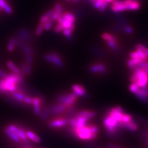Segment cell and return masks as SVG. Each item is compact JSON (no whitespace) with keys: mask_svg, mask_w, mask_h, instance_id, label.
<instances>
[{"mask_svg":"<svg viewBox=\"0 0 148 148\" xmlns=\"http://www.w3.org/2000/svg\"><path fill=\"white\" fill-rule=\"evenodd\" d=\"M139 88L140 87L135 83H132L129 87V89L132 92L133 94H134Z\"/></svg>","mask_w":148,"mask_h":148,"instance_id":"d6a6232c","label":"cell"},{"mask_svg":"<svg viewBox=\"0 0 148 148\" xmlns=\"http://www.w3.org/2000/svg\"><path fill=\"white\" fill-rule=\"evenodd\" d=\"M16 46V38L13 37V38H10V40H9L8 43V46H7V49H8V51H10V52L13 51Z\"/></svg>","mask_w":148,"mask_h":148,"instance_id":"44dd1931","label":"cell"},{"mask_svg":"<svg viewBox=\"0 0 148 148\" xmlns=\"http://www.w3.org/2000/svg\"><path fill=\"white\" fill-rule=\"evenodd\" d=\"M87 126L89 127L90 132L92 133L97 134H98V133L99 132V128L98 126L94 125V124H92V125H87Z\"/></svg>","mask_w":148,"mask_h":148,"instance_id":"83f0119b","label":"cell"},{"mask_svg":"<svg viewBox=\"0 0 148 148\" xmlns=\"http://www.w3.org/2000/svg\"><path fill=\"white\" fill-rule=\"evenodd\" d=\"M104 1L106 2H108V3H112L114 0H104Z\"/></svg>","mask_w":148,"mask_h":148,"instance_id":"bcb514c9","label":"cell"},{"mask_svg":"<svg viewBox=\"0 0 148 148\" xmlns=\"http://www.w3.org/2000/svg\"><path fill=\"white\" fill-rule=\"evenodd\" d=\"M49 18L47 16H46L45 14H44V15H43L41 17V18H40V22L45 23L48 21H49Z\"/></svg>","mask_w":148,"mask_h":148,"instance_id":"b9f144b4","label":"cell"},{"mask_svg":"<svg viewBox=\"0 0 148 148\" xmlns=\"http://www.w3.org/2000/svg\"><path fill=\"white\" fill-rule=\"evenodd\" d=\"M77 128L84 127L86 125V123L88 121V119L86 116L80 117L77 118Z\"/></svg>","mask_w":148,"mask_h":148,"instance_id":"ffe728a7","label":"cell"},{"mask_svg":"<svg viewBox=\"0 0 148 148\" xmlns=\"http://www.w3.org/2000/svg\"><path fill=\"white\" fill-rule=\"evenodd\" d=\"M2 93V92H1V90H0V94H1Z\"/></svg>","mask_w":148,"mask_h":148,"instance_id":"816d5d0a","label":"cell"},{"mask_svg":"<svg viewBox=\"0 0 148 148\" xmlns=\"http://www.w3.org/2000/svg\"><path fill=\"white\" fill-rule=\"evenodd\" d=\"M23 103L27 105V106H30L32 105V103H33V97H32L30 95H25L24 99L23 100Z\"/></svg>","mask_w":148,"mask_h":148,"instance_id":"f1b7e54d","label":"cell"},{"mask_svg":"<svg viewBox=\"0 0 148 148\" xmlns=\"http://www.w3.org/2000/svg\"><path fill=\"white\" fill-rule=\"evenodd\" d=\"M7 65L9 68V69L11 70V71L13 73L16 74H21L20 69H19L16 65L11 61H8L7 62Z\"/></svg>","mask_w":148,"mask_h":148,"instance_id":"ac0fdd59","label":"cell"},{"mask_svg":"<svg viewBox=\"0 0 148 148\" xmlns=\"http://www.w3.org/2000/svg\"><path fill=\"white\" fill-rule=\"evenodd\" d=\"M69 119V125H70L71 127L76 128L77 127V119L75 117H70L68 118Z\"/></svg>","mask_w":148,"mask_h":148,"instance_id":"f546056e","label":"cell"},{"mask_svg":"<svg viewBox=\"0 0 148 148\" xmlns=\"http://www.w3.org/2000/svg\"><path fill=\"white\" fill-rule=\"evenodd\" d=\"M90 111V110H81V111H79V112H76L74 115V116L75 117L76 119L80 117L87 116Z\"/></svg>","mask_w":148,"mask_h":148,"instance_id":"cb8c5ba5","label":"cell"},{"mask_svg":"<svg viewBox=\"0 0 148 148\" xmlns=\"http://www.w3.org/2000/svg\"><path fill=\"white\" fill-rule=\"evenodd\" d=\"M142 6L140 0H114L111 5V11L115 13L125 11H137Z\"/></svg>","mask_w":148,"mask_h":148,"instance_id":"6da1fadb","label":"cell"},{"mask_svg":"<svg viewBox=\"0 0 148 148\" xmlns=\"http://www.w3.org/2000/svg\"><path fill=\"white\" fill-rule=\"evenodd\" d=\"M45 58L48 62L53 64L58 67L62 68L64 65L63 60L58 54L56 52H52L46 54Z\"/></svg>","mask_w":148,"mask_h":148,"instance_id":"52a82bcc","label":"cell"},{"mask_svg":"<svg viewBox=\"0 0 148 148\" xmlns=\"http://www.w3.org/2000/svg\"><path fill=\"white\" fill-rule=\"evenodd\" d=\"M7 76V75L5 74L2 69H0V77L2 79H5Z\"/></svg>","mask_w":148,"mask_h":148,"instance_id":"f6af8a7d","label":"cell"},{"mask_svg":"<svg viewBox=\"0 0 148 148\" xmlns=\"http://www.w3.org/2000/svg\"><path fill=\"white\" fill-rule=\"evenodd\" d=\"M64 18L63 16H60L57 19V21L58 22V24H62V23H63V21H64Z\"/></svg>","mask_w":148,"mask_h":148,"instance_id":"ee69618b","label":"cell"},{"mask_svg":"<svg viewBox=\"0 0 148 148\" xmlns=\"http://www.w3.org/2000/svg\"><path fill=\"white\" fill-rule=\"evenodd\" d=\"M89 71L92 73L102 75L106 74L108 72L106 65L101 63H94L90 65L89 66Z\"/></svg>","mask_w":148,"mask_h":148,"instance_id":"30bf717a","label":"cell"},{"mask_svg":"<svg viewBox=\"0 0 148 148\" xmlns=\"http://www.w3.org/2000/svg\"><path fill=\"white\" fill-rule=\"evenodd\" d=\"M122 129L126 130L127 131H129L131 132H134L137 130V124L136 122L132 120L128 123H125L123 125Z\"/></svg>","mask_w":148,"mask_h":148,"instance_id":"9a60e30c","label":"cell"},{"mask_svg":"<svg viewBox=\"0 0 148 148\" xmlns=\"http://www.w3.org/2000/svg\"><path fill=\"white\" fill-rule=\"evenodd\" d=\"M3 10L7 13V14H12L13 12V10L11 8V6L9 5L8 3L5 5V6L3 7Z\"/></svg>","mask_w":148,"mask_h":148,"instance_id":"e575fe53","label":"cell"},{"mask_svg":"<svg viewBox=\"0 0 148 148\" xmlns=\"http://www.w3.org/2000/svg\"><path fill=\"white\" fill-rule=\"evenodd\" d=\"M73 1H75V2H76V1H77L78 0H73Z\"/></svg>","mask_w":148,"mask_h":148,"instance_id":"f907efd6","label":"cell"},{"mask_svg":"<svg viewBox=\"0 0 148 148\" xmlns=\"http://www.w3.org/2000/svg\"><path fill=\"white\" fill-rule=\"evenodd\" d=\"M101 38L106 41H117L116 38L109 33H103L101 35Z\"/></svg>","mask_w":148,"mask_h":148,"instance_id":"d6986e66","label":"cell"},{"mask_svg":"<svg viewBox=\"0 0 148 148\" xmlns=\"http://www.w3.org/2000/svg\"><path fill=\"white\" fill-rule=\"evenodd\" d=\"M132 117L131 116L130 114L125 113L123 114L122 118V121L120 122H123V123H128L129 122L132 121Z\"/></svg>","mask_w":148,"mask_h":148,"instance_id":"d4e9b609","label":"cell"},{"mask_svg":"<svg viewBox=\"0 0 148 148\" xmlns=\"http://www.w3.org/2000/svg\"><path fill=\"white\" fill-rule=\"evenodd\" d=\"M96 115H97L96 111H93V110H92V111L90 110L89 113L88 114L87 116L86 117H87V118L88 119V120H90L92 119L93 118H94V117L96 116Z\"/></svg>","mask_w":148,"mask_h":148,"instance_id":"74e56055","label":"cell"},{"mask_svg":"<svg viewBox=\"0 0 148 148\" xmlns=\"http://www.w3.org/2000/svg\"><path fill=\"white\" fill-rule=\"evenodd\" d=\"M62 32L63 34L66 37H67L68 39H69L70 40H71L73 38V35H72V33L73 32H71L69 28L68 29H64L62 31Z\"/></svg>","mask_w":148,"mask_h":148,"instance_id":"4316f807","label":"cell"},{"mask_svg":"<svg viewBox=\"0 0 148 148\" xmlns=\"http://www.w3.org/2000/svg\"><path fill=\"white\" fill-rule=\"evenodd\" d=\"M114 148H121L120 147H119V146H117V145H115V147H114Z\"/></svg>","mask_w":148,"mask_h":148,"instance_id":"c3c4849f","label":"cell"},{"mask_svg":"<svg viewBox=\"0 0 148 148\" xmlns=\"http://www.w3.org/2000/svg\"><path fill=\"white\" fill-rule=\"evenodd\" d=\"M53 25V22L50 21L49 20L48 21L44 24V30L46 31H48L51 29Z\"/></svg>","mask_w":148,"mask_h":148,"instance_id":"836d02e7","label":"cell"},{"mask_svg":"<svg viewBox=\"0 0 148 148\" xmlns=\"http://www.w3.org/2000/svg\"><path fill=\"white\" fill-rule=\"evenodd\" d=\"M72 90L78 97H82L85 98L88 97L86 90L85 89V87L82 85L78 84L73 85L72 86Z\"/></svg>","mask_w":148,"mask_h":148,"instance_id":"7c38bea8","label":"cell"},{"mask_svg":"<svg viewBox=\"0 0 148 148\" xmlns=\"http://www.w3.org/2000/svg\"><path fill=\"white\" fill-rule=\"evenodd\" d=\"M27 64V63H26ZM32 65H28L27 64V66H26V76H30L32 73Z\"/></svg>","mask_w":148,"mask_h":148,"instance_id":"ab89813d","label":"cell"},{"mask_svg":"<svg viewBox=\"0 0 148 148\" xmlns=\"http://www.w3.org/2000/svg\"><path fill=\"white\" fill-rule=\"evenodd\" d=\"M67 1H69V0H67Z\"/></svg>","mask_w":148,"mask_h":148,"instance_id":"f5cc1de1","label":"cell"},{"mask_svg":"<svg viewBox=\"0 0 148 148\" xmlns=\"http://www.w3.org/2000/svg\"><path fill=\"white\" fill-rule=\"evenodd\" d=\"M63 29V27L62 26V25L60 24H58L54 27V32H56L58 33V32H62Z\"/></svg>","mask_w":148,"mask_h":148,"instance_id":"f35d334b","label":"cell"},{"mask_svg":"<svg viewBox=\"0 0 148 148\" xmlns=\"http://www.w3.org/2000/svg\"><path fill=\"white\" fill-rule=\"evenodd\" d=\"M42 99L39 97H33V110L36 116H40L42 110Z\"/></svg>","mask_w":148,"mask_h":148,"instance_id":"8fae6325","label":"cell"},{"mask_svg":"<svg viewBox=\"0 0 148 148\" xmlns=\"http://www.w3.org/2000/svg\"><path fill=\"white\" fill-rule=\"evenodd\" d=\"M7 3L5 0H0V11L3 10V7L5 6Z\"/></svg>","mask_w":148,"mask_h":148,"instance_id":"7bdbcfd3","label":"cell"},{"mask_svg":"<svg viewBox=\"0 0 148 148\" xmlns=\"http://www.w3.org/2000/svg\"><path fill=\"white\" fill-rule=\"evenodd\" d=\"M108 4H109V3H108V2L104 1V2L103 3V4L101 5L100 8H99V11H101V12L105 11L106 10V7H107L108 5Z\"/></svg>","mask_w":148,"mask_h":148,"instance_id":"60d3db41","label":"cell"},{"mask_svg":"<svg viewBox=\"0 0 148 148\" xmlns=\"http://www.w3.org/2000/svg\"><path fill=\"white\" fill-rule=\"evenodd\" d=\"M76 133L77 138L81 140H95L98 137V134L91 132L89 127L87 125L80 128L76 127Z\"/></svg>","mask_w":148,"mask_h":148,"instance_id":"5b68a950","label":"cell"},{"mask_svg":"<svg viewBox=\"0 0 148 148\" xmlns=\"http://www.w3.org/2000/svg\"><path fill=\"white\" fill-rule=\"evenodd\" d=\"M132 74L130 80L132 83H135L140 87L144 88L148 87V74L142 68L136 67L133 69Z\"/></svg>","mask_w":148,"mask_h":148,"instance_id":"3957f363","label":"cell"},{"mask_svg":"<svg viewBox=\"0 0 148 148\" xmlns=\"http://www.w3.org/2000/svg\"><path fill=\"white\" fill-rule=\"evenodd\" d=\"M26 56V63L28 65H32V60H33V57L32 56L33 54H25Z\"/></svg>","mask_w":148,"mask_h":148,"instance_id":"d590c367","label":"cell"},{"mask_svg":"<svg viewBox=\"0 0 148 148\" xmlns=\"http://www.w3.org/2000/svg\"><path fill=\"white\" fill-rule=\"evenodd\" d=\"M89 1H90V2H93L94 3L97 0H89Z\"/></svg>","mask_w":148,"mask_h":148,"instance_id":"7dc6e473","label":"cell"},{"mask_svg":"<svg viewBox=\"0 0 148 148\" xmlns=\"http://www.w3.org/2000/svg\"><path fill=\"white\" fill-rule=\"evenodd\" d=\"M107 45L112 49L116 51L119 49V42L117 41H106Z\"/></svg>","mask_w":148,"mask_h":148,"instance_id":"603a6c76","label":"cell"},{"mask_svg":"<svg viewBox=\"0 0 148 148\" xmlns=\"http://www.w3.org/2000/svg\"><path fill=\"white\" fill-rule=\"evenodd\" d=\"M20 79L21 74L13 73L7 75L5 79H0V90L2 93H9L16 91Z\"/></svg>","mask_w":148,"mask_h":148,"instance_id":"7a4b0ae2","label":"cell"},{"mask_svg":"<svg viewBox=\"0 0 148 148\" xmlns=\"http://www.w3.org/2000/svg\"><path fill=\"white\" fill-rule=\"evenodd\" d=\"M7 128L18 135L21 142H23L29 139L25 134L26 130H25L22 126L15 125H10L8 126H7Z\"/></svg>","mask_w":148,"mask_h":148,"instance_id":"ba28073f","label":"cell"},{"mask_svg":"<svg viewBox=\"0 0 148 148\" xmlns=\"http://www.w3.org/2000/svg\"><path fill=\"white\" fill-rule=\"evenodd\" d=\"M9 94H10V96L11 97V98L15 101L16 103H19L21 104H25L23 103V100L25 96V95L24 93H22L21 92L16 90V91L9 93Z\"/></svg>","mask_w":148,"mask_h":148,"instance_id":"4fadbf2b","label":"cell"},{"mask_svg":"<svg viewBox=\"0 0 148 148\" xmlns=\"http://www.w3.org/2000/svg\"><path fill=\"white\" fill-rule=\"evenodd\" d=\"M51 115V111L49 106H46L43 108L41 111L40 116L42 120H46Z\"/></svg>","mask_w":148,"mask_h":148,"instance_id":"e0dca14e","label":"cell"},{"mask_svg":"<svg viewBox=\"0 0 148 148\" xmlns=\"http://www.w3.org/2000/svg\"><path fill=\"white\" fill-rule=\"evenodd\" d=\"M74 24H75V23L73 21H68V20H64L62 25L64 29H68Z\"/></svg>","mask_w":148,"mask_h":148,"instance_id":"1f68e13d","label":"cell"},{"mask_svg":"<svg viewBox=\"0 0 148 148\" xmlns=\"http://www.w3.org/2000/svg\"><path fill=\"white\" fill-rule=\"evenodd\" d=\"M25 134L27 135V138L32 142L34 143H39L41 141V139L40 137L35 134V133L30 131L29 130H26L25 131Z\"/></svg>","mask_w":148,"mask_h":148,"instance_id":"5bb4252c","label":"cell"},{"mask_svg":"<svg viewBox=\"0 0 148 148\" xmlns=\"http://www.w3.org/2000/svg\"><path fill=\"white\" fill-rule=\"evenodd\" d=\"M44 24L45 23L40 22V23L38 24L36 32H35V34L37 36H40L42 34L43 30H44Z\"/></svg>","mask_w":148,"mask_h":148,"instance_id":"484cf974","label":"cell"},{"mask_svg":"<svg viewBox=\"0 0 148 148\" xmlns=\"http://www.w3.org/2000/svg\"><path fill=\"white\" fill-rule=\"evenodd\" d=\"M62 16H63L65 20H68L70 21L75 23L76 21V17L73 14L69 12H64L63 13Z\"/></svg>","mask_w":148,"mask_h":148,"instance_id":"7402d4cb","label":"cell"},{"mask_svg":"<svg viewBox=\"0 0 148 148\" xmlns=\"http://www.w3.org/2000/svg\"><path fill=\"white\" fill-rule=\"evenodd\" d=\"M32 148V147H26V148Z\"/></svg>","mask_w":148,"mask_h":148,"instance_id":"681fc988","label":"cell"},{"mask_svg":"<svg viewBox=\"0 0 148 148\" xmlns=\"http://www.w3.org/2000/svg\"><path fill=\"white\" fill-rule=\"evenodd\" d=\"M78 96L74 92L68 93H62L59 95L56 98V102L62 103L67 108L74 106L77 101Z\"/></svg>","mask_w":148,"mask_h":148,"instance_id":"277c9868","label":"cell"},{"mask_svg":"<svg viewBox=\"0 0 148 148\" xmlns=\"http://www.w3.org/2000/svg\"><path fill=\"white\" fill-rule=\"evenodd\" d=\"M54 11L56 12H58L59 13L62 14H63V8L62 5L59 3H57L54 5Z\"/></svg>","mask_w":148,"mask_h":148,"instance_id":"4dcf8cb0","label":"cell"},{"mask_svg":"<svg viewBox=\"0 0 148 148\" xmlns=\"http://www.w3.org/2000/svg\"><path fill=\"white\" fill-rule=\"evenodd\" d=\"M51 111V114L52 115L58 116L64 112H65L67 107L62 103H59L56 102L52 105L49 106Z\"/></svg>","mask_w":148,"mask_h":148,"instance_id":"9c48e42d","label":"cell"},{"mask_svg":"<svg viewBox=\"0 0 148 148\" xmlns=\"http://www.w3.org/2000/svg\"><path fill=\"white\" fill-rule=\"evenodd\" d=\"M104 1V0H97L93 3L94 7L97 9H99Z\"/></svg>","mask_w":148,"mask_h":148,"instance_id":"8d00e7d4","label":"cell"},{"mask_svg":"<svg viewBox=\"0 0 148 148\" xmlns=\"http://www.w3.org/2000/svg\"><path fill=\"white\" fill-rule=\"evenodd\" d=\"M69 125V119L65 117H58L48 122V126L51 128H58Z\"/></svg>","mask_w":148,"mask_h":148,"instance_id":"8992f818","label":"cell"},{"mask_svg":"<svg viewBox=\"0 0 148 148\" xmlns=\"http://www.w3.org/2000/svg\"><path fill=\"white\" fill-rule=\"evenodd\" d=\"M4 132L5 133L6 135L9 138H10L12 140L16 142H21V140L19 137L16 135L15 133L12 132L10 129H8L7 127H5L3 130Z\"/></svg>","mask_w":148,"mask_h":148,"instance_id":"2e32d148","label":"cell"}]
</instances>
